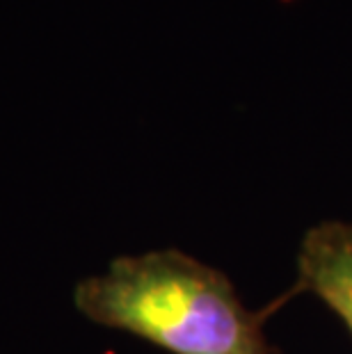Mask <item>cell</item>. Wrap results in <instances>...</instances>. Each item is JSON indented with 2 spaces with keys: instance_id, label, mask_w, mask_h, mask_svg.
I'll return each mask as SVG.
<instances>
[{
  "instance_id": "cell-2",
  "label": "cell",
  "mask_w": 352,
  "mask_h": 354,
  "mask_svg": "<svg viewBox=\"0 0 352 354\" xmlns=\"http://www.w3.org/2000/svg\"><path fill=\"white\" fill-rule=\"evenodd\" d=\"M295 283L266 308L277 313L288 299L313 295L352 334V222H320L302 236Z\"/></svg>"
},
{
  "instance_id": "cell-1",
  "label": "cell",
  "mask_w": 352,
  "mask_h": 354,
  "mask_svg": "<svg viewBox=\"0 0 352 354\" xmlns=\"http://www.w3.org/2000/svg\"><path fill=\"white\" fill-rule=\"evenodd\" d=\"M73 306L169 354H279L263 331L270 311H250L222 270L178 250L110 261L76 283Z\"/></svg>"
}]
</instances>
